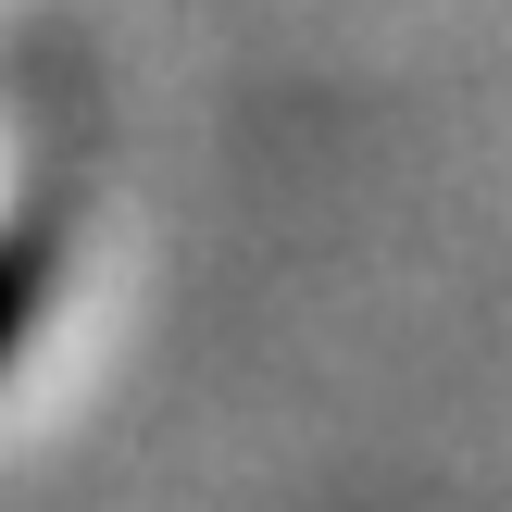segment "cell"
I'll return each instance as SVG.
<instances>
[{"label": "cell", "mask_w": 512, "mask_h": 512, "mask_svg": "<svg viewBox=\"0 0 512 512\" xmlns=\"http://www.w3.org/2000/svg\"><path fill=\"white\" fill-rule=\"evenodd\" d=\"M38 288H50V250L38 238H0V375H13V350L38 338Z\"/></svg>", "instance_id": "cell-1"}]
</instances>
